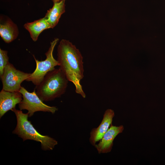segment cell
<instances>
[{
	"label": "cell",
	"instance_id": "11",
	"mask_svg": "<svg viewBox=\"0 0 165 165\" xmlns=\"http://www.w3.org/2000/svg\"><path fill=\"white\" fill-rule=\"evenodd\" d=\"M65 1L62 0L53 3L52 7L47 11L44 17L50 28H53L56 26L61 15L65 12Z\"/></svg>",
	"mask_w": 165,
	"mask_h": 165
},
{
	"label": "cell",
	"instance_id": "9",
	"mask_svg": "<svg viewBox=\"0 0 165 165\" xmlns=\"http://www.w3.org/2000/svg\"><path fill=\"white\" fill-rule=\"evenodd\" d=\"M19 91L10 92L2 89L0 92V118L8 111L15 108L22 100Z\"/></svg>",
	"mask_w": 165,
	"mask_h": 165
},
{
	"label": "cell",
	"instance_id": "8",
	"mask_svg": "<svg viewBox=\"0 0 165 165\" xmlns=\"http://www.w3.org/2000/svg\"><path fill=\"white\" fill-rule=\"evenodd\" d=\"M124 129L123 125L116 126L111 124L99 142L94 147L98 153H106L110 152L113 147L114 139L119 134L122 133Z\"/></svg>",
	"mask_w": 165,
	"mask_h": 165
},
{
	"label": "cell",
	"instance_id": "2",
	"mask_svg": "<svg viewBox=\"0 0 165 165\" xmlns=\"http://www.w3.org/2000/svg\"><path fill=\"white\" fill-rule=\"evenodd\" d=\"M68 80L59 68L48 72L35 90L43 101H53L60 97L66 92Z\"/></svg>",
	"mask_w": 165,
	"mask_h": 165
},
{
	"label": "cell",
	"instance_id": "14",
	"mask_svg": "<svg viewBox=\"0 0 165 165\" xmlns=\"http://www.w3.org/2000/svg\"><path fill=\"white\" fill-rule=\"evenodd\" d=\"M53 2V3L57 2H59L62 0H51Z\"/></svg>",
	"mask_w": 165,
	"mask_h": 165
},
{
	"label": "cell",
	"instance_id": "12",
	"mask_svg": "<svg viewBox=\"0 0 165 165\" xmlns=\"http://www.w3.org/2000/svg\"><path fill=\"white\" fill-rule=\"evenodd\" d=\"M24 27L29 32L31 38L34 42L37 41L42 31L50 28L44 17L33 22L26 23Z\"/></svg>",
	"mask_w": 165,
	"mask_h": 165
},
{
	"label": "cell",
	"instance_id": "6",
	"mask_svg": "<svg viewBox=\"0 0 165 165\" xmlns=\"http://www.w3.org/2000/svg\"><path fill=\"white\" fill-rule=\"evenodd\" d=\"M31 73L17 69L9 62L5 67L3 74L0 76L2 89L10 92L19 91L22 82L30 76Z\"/></svg>",
	"mask_w": 165,
	"mask_h": 165
},
{
	"label": "cell",
	"instance_id": "10",
	"mask_svg": "<svg viewBox=\"0 0 165 165\" xmlns=\"http://www.w3.org/2000/svg\"><path fill=\"white\" fill-rule=\"evenodd\" d=\"M19 30L17 25L10 18L0 22V36L6 43H9L18 36Z\"/></svg>",
	"mask_w": 165,
	"mask_h": 165
},
{
	"label": "cell",
	"instance_id": "5",
	"mask_svg": "<svg viewBox=\"0 0 165 165\" xmlns=\"http://www.w3.org/2000/svg\"><path fill=\"white\" fill-rule=\"evenodd\" d=\"M19 91L22 94L23 99L19 104V108L20 110H28L29 117L37 111L54 114L58 110L56 107L49 106L43 103L37 94L35 89L33 92H30L24 87L21 86Z\"/></svg>",
	"mask_w": 165,
	"mask_h": 165
},
{
	"label": "cell",
	"instance_id": "13",
	"mask_svg": "<svg viewBox=\"0 0 165 165\" xmlns=\"http://www.w3.org/2000/svg\"><path fill=\"white\" fill-rule=\"evenodd\" d=\"M8 52L0 49V76L3 74L4 69L9 62Z\"/></svg>",
	"mask_w": 165,
	"mask_h": 165
},
{
	"label": "cell",
	"instance_id": "7",
	"mask_svg": "<svg viewBox=\"0 0 165 165\" xmlns=\"http://www.w3.org/2000/svg\"><path fill=\"white\" fill-rule=\"evenodd\" d=\"M114 116L115 112L112 109H108L105 111L100 124L97 127L92 129L90 133L89 140L92 145L95 147L110 127Z\"/></svg>",
	"mask_w": 165,
	"mask_h": 165
},
{
	"label": "cell",
	"instance_id": "4",
	"mask_svg": "<svg viewBox=\"0 0 165 165\" xmlns=\"http://www.w3.org/2000/svg\"><path fill=\"white\" fill-rule=\"evenodd\" d=\"M59 41V38H55L50 42L49 49L45 53L46 58L45 60L39 61L33 56L36 67L26 81H31L35 85L37 86L41 82L48 72L54 69L56 66H59L58 61L54 58L53 54L54 48Z\"/></svg>",
	"mask_w": 165,
	"mask_h": 165
},
{
	"label": "cell",
	"instance_id": "1",
	"mask_svg": "<svg viewBox=\"0 0 165 165\" xmlns=\"http://www.w3.org/2000/svg\"><path fill=\"white\" fill-rule=\"evenodd\" d=\"M57 57L59 68L68 81L74 84L76 93L85 98L80 83L84 77L83 57L79 50L69 40L61 39L57 47Z\"/></svg>",
	"mask_w": 165,
	"mask_h": 165
},
{
	"label": "cell",
	"instance_id": "3",
	"mask_svg": "<svg viewBox=\"0 0 165 165\" xmlns=\"http://www.w3.org/2000/svg\"><path fill=\"white\" fill-rule=\"evenodd\" d=\"M11 110L15 113L17 120L16 126L13 134L17 135L23 141L30 140L40 142L42 149L45 151L52 150L57 145L56 140L48 136L42 135L36 130L28 120V113H24L15 108Z\"/></svg>",
	"mask_w": 165,
	"mask_h": 165
}]
</instances>
